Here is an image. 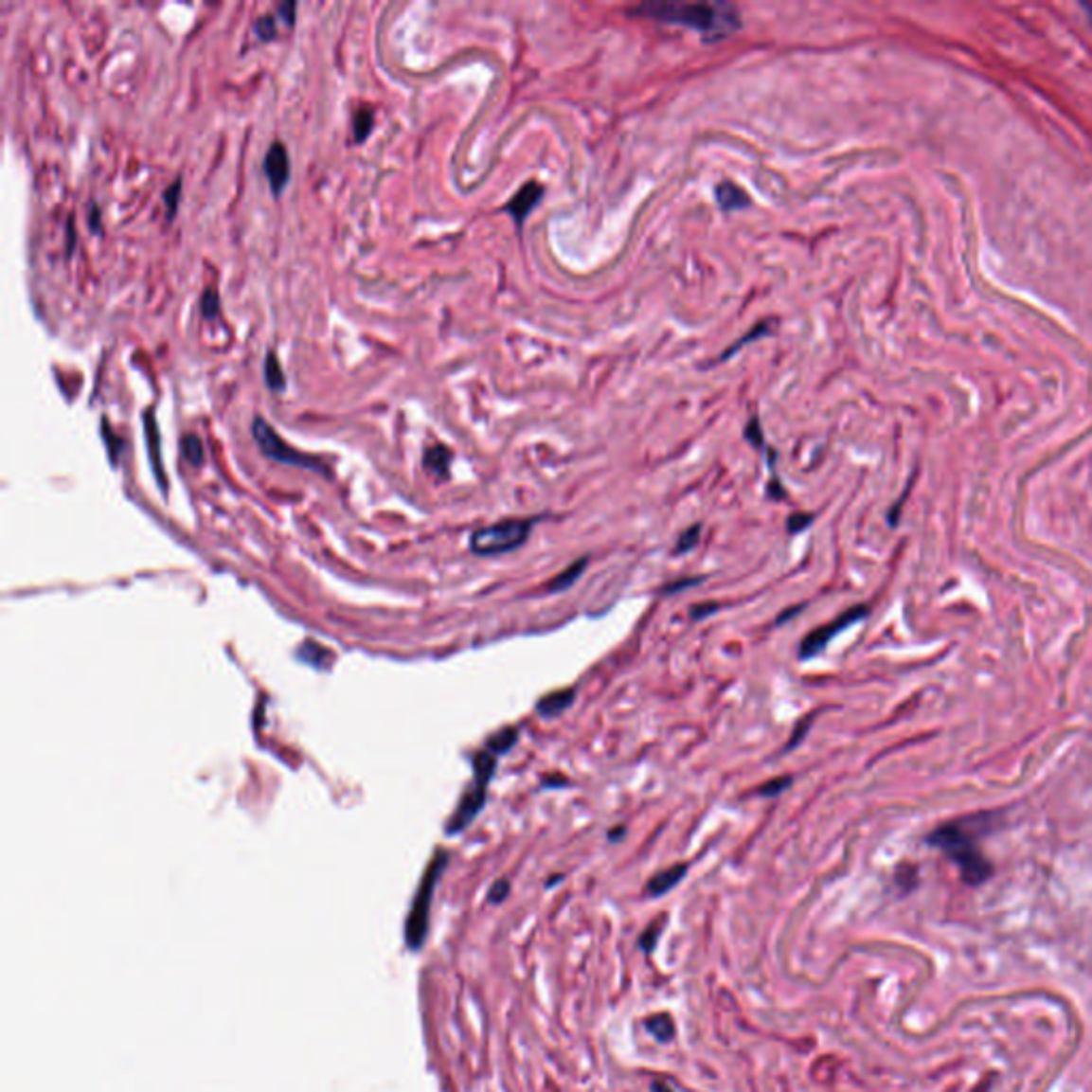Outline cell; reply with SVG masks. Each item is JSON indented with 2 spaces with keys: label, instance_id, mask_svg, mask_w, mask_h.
<instances>
[{
  "label": "cell",
  "instance_id": "4fadbf2b",
  "mask_svg": "<svg viewBox=\"0 0 1092 1092\" xmlns=\"http://www.w3.org/2000/svg\"><path fill=\"white\" fill-rule=\"evenodd\" d=\"M685 873H688V865H674L671 868L662 870V873L651 877V882L647 884V894L649 896H662L666 892H671L672 887L685 877Z\"/></svg>",
  "mask_w": 1092,
  "mask_h": 1092
},
{
  "label": "cell",
  "instance_id": "603a6c76",
  "mask_svg": "<svg viewBox=\"0 0 1092 1092\" xmlns=\"http://www.w3.org/2000/svg\"><path fill=\"white\" fill-rule=\"evenodd\" d=\"M254 30H257V37H259L260 41H265V44H267V41H271V39H276V32H277V15H271V13L260 15V18L257 20V27H254Z\"/></svg>",
  "mask_w": 1092,
  "mask_h": 1092
},
{
  "label": "cell",
  "instance_id": "cb8c5ba5",
  "mask_svg": "<svg viewBox=\"0 0 1092 1092\" xmlns=\"http://www.w3.org/2000/svg\"><path fill=\"white\" fill-rule=\"evenodd\" d=\"M794 779L790 775H783V777H777V779H770L764 785L758 787V794L764 796V798H770V796H779L781 792H785L787 787L792 785Z\"/></svg>",
  "mask_w": 1092,
  "mask_h": 1092
},
{
  "label": "cell",
  "instance_id": "9c48e42d",
  "mask_svg": "<svg viewBox=\"0 0 1092 1092\" xmlns=\"http://www.w3.org/2000/svg\"><path fill=\"white\" fill-rule=\"evenodd\" d=\"M545 197V188H542V184L538 182H528L523 186V188L514 194V197L506 203L504 211L506 214H510L512 220L519 226V231L525 224V220L531 214L533 209H536L538 203Z\"/></svg>",
  "mask_w": 1092,
  "mask_h": 1092
},
{
  "label": "cell",
  "instance_id": "3957f363",
  "mask_svg": "<svg viewBox=\"0 0 1092 1092\" xmlns=\"http://www.w3.org/2000/svg\"><path fill=\"white\" fill-rule=\"evenodd\" d=\"M495 766H497V756L493 751H478L476 756H474V783L465 790L463 798L459 802V807L453 813L451 822L446 826V832L448 834H456L468 828L474 819H476L478 813L482 811L487 802V790H489V783L491 779L495 775Z\"/></svg>",
  "mask_w": 1092,
  "mask_h": 1092
},
{
  "label": "cell",
  "instance_id": "484cf974",
  "mask_svg": "<svg viewBox=\"0 0 1092 1092\" xmlns=\"http://www.w3.org/2000/svg\"><path fill=\"white\" fill-rule=\"evenodd\" d=\"M744 438H747L756 448H764V431H761V422L758 417H753L749 421L747 429H744Z\"/></svg>",
  "mask_w": 1092,
  "mask_h": 1092
},
{
  "label": "cell",
  "instance_id": "e0dca14e",
  "mask_svg": "<svg viewBox=\"0 0 1092 1092\" xmlns=\"http://www.w3.org/2000/svg\"><path fill=\"white\" fill-rule=\"evenodd\" d=\"M371 129H374V109L371 107H359L357 114H354V120H352V134H354V141L363 143L367 137Z\"/></svg>",
  "mask_w": 1092,
  "mask_h": 1092
},
{
  "label": "cell",
  "instance_id": "8fae6325",
  "mask_svg": "<svg viewBox=\"0 0 1092 1092\" xmlns=\"http://www.w3.org/2000/svg\"><path fill=\"white\" fill-rule=\"evenodd\" d=\"M574 700H577V689L574 688L545 693V696L536 702V713L542 717H557L562 715L565 708H570Z\"/></svg>",
  "mask_w": 1092,
  "mask_h": 1092
},
{
  "label": "cell",
  "instance_id": "2e32d148",
  "mask_svg": "<svg viewBox=\"0 0 1092 1092\" xmlns=\"http://www.w3.org/2000/svg\"><path fill=\"white\" fill-rule=\"evenodd\" d=\"M265 385L269 391L274 393H282L286 391V376H284V369L280 366V361H277L276 352H267V359H265Z\"/></svg>",
  "mask_w": 1092,
  "mask_h": 1092
},
{
  "label": "cell",
  "instance_id": "f546056e",
  "mask_svg": "<svg viewBox=\"0 0 1092 1092\" xmlns=\"http://www.w3.org/2000/svg\"><path fill=\"white\" fill-rule=\"evenodd\" d=\"M508 892H510V884H508V879H499V882H495L493 887L489 890V903H493V904L502 903L508 896Z\"/></svg>",
  "mask_w": 1092,
  "mask_h": 1092
},
{
  "label": "cell",
  "instance_id": "7402d4cb",
  "mask_svg": "<svg viewBox=\"0 0 1092 1092\" xmlns=\"http://www.w3.org/2000/svg\"><path fill=\"white\" fill-rule=\"evenodd\" d=\"M700 531H702L700 525H691V528L685 529V531L681 533V536H679V540H676L674 555H683V553L691 551V548L696 546L698 542H700Z\"/></svg>",
  "mask_w": 1092,
  "mask_h": 1092
},
{
  "label": "cell",
  "instance_id": "6da1fadb",
  "mask_svg": "<svg viewBox=\"0 0 1092 1092\" xmlns=\"http://www.w3.org/2000/svg\"><path fill=\"white\" fill-rule=\"evenodd\" d=\"M630 15L698 30L707 44H717L741 28V13L730 3H645Z\"/></svg>",
  "mask_w": 1092,
  "mask_h": 1092
},
{
  "label": "cell",
  "instance_id": "74e56055",
  "mask_svg": "<svg viewBox=\"0 0 1092 1092\" xmlns=\"http://www.w3.org/2000/svg\"><path fill=\"white\" fill-rule=\"evenodd\" d=\"M623 834H625V828H623V826H615V831H613L611 834H608V839H611V841L615 843V841H619Z\"/></svg>",
  "mask_w": 1092,
  "mask_h": 1092
},
{
  "label": "cell",
  "instance_id": "4316f807",
  "mask_svg": "<svg viewBox=\"0 0 1092 1092\" xmlns=\"http://www.w3.org/2000/svg\"><path fill=\"white\" fill-rule=\"evenodd\" d=\"M813 523V514L809 512H794L790 519H787V531L790 533H800L802 529H807L809 525Z\"/></svg>",
  "mask_w": 1092,
  "mask_h": 1092
},
{
  "label": "cell",
  "instance_id": "d4e9b609",
  "mask_svg": "<svg viewBox=\"0 0 1092 1092\" xmlns=\"http://www.w3.org/2000/svg\"><path fill=\"white\" fill-rule=\"evenodd\" d=\"M182 197V180H175L169 188L165 190V209H167V220H173L175 218V211H177V203H180Z\"/></svg>",
  "mask_w": 1092,
  "mask_h": 1092
},
{
  "label": "cell",
  "instance_id": "d6986e66",
  "mask_svg": "<svg viewBox=\"0 0 1092 1092\" xmlns=\"http://www.w3.org/2000/svg\"><path fill=\"white\" fill-rule=\"evenodd\" d=\"M516 741H519V730L516 727H504V730H499L487 741V749L493 751L495 756H502V753H508L514 747Z\"/></svg>",
  "mask_w": 1092,
  "mask_h": 1092
},
{
  "label": "cell",
  "instance_id": "f1b7e54d",
  "mask_svg": "<svg viewBox=\"0 0 1092 1092\" xmlns=\"http://www.w3.org/2000/svg\"><path fill=\"white\" fill-rule=\"evenodd\" d=\"M768 333H770V329H768V325H766V323H761V325H760V327H756V329H753V331H751V333H749V335H747V337H741V340H739V342H736V344H734V346H732V349H730V350H727V352H725V354H724V359H725V357H730V354H734V352H736V350H739V349H741V346H744V344H749V342H751V340H756V337H761V335H768Z\"/></svg>",
  "mask_w": 1092,
  "mask_h": 1092
},
{
  "label": "cell",
  "instance_id": "ac0fdd59",
  "mask_svg": "<svg viewBox=\"0 0 1092 1092\" xmlns=\"http://www.w3.org/2000/svg\"><path fill=\"white\" fill-rule=\"evenodd\" d=\"M180 451H182L184 459L188 461V463L192 465V468H201L203 459H206V451H203L201 438L194 436V434H188V436L182 438Z\"/></svg>",
  "mask_w": 1092,
  "mask_h": 1092
},
{
  "label": "cell",
  "instance_id": "d590c367",
  "mask_svg": "<svg viewBox=\"0 0 1092 1092\" xmlns=\"http://www.w3.org/2000/svg\"><path fill=\"white\" fill-rule=\"evenodd\" d=\"M98 223H100V211H98V207L95 206V203H92V206H90V228H92V233H100V224H98Z\"/></svg>",
  "mask_w": 1092,
  "mask_h": 1092
},
{
  "label": "cell",
  "instance_id": "ab89813d",
  "mask_svg": "<svg viewBox=\"0 0 1092 1092\" xmlns=\"http://www.w3.org/2000/svg\"><path fill=\"white\" fill-rule=\"evenodd\" d=\"M653 1092H671V1090H668L662 1082H655V1083H653Z\"/></svg>",
  "mask_w": 1092,
  "mask_h": 1092
},
{
  "label": "cell",
  "instance_id": "60d3db41",
  "mask_svg": "<svg viewBox=\"0 0 1092 1092\" xmlns=\"http://www.w3.org/2000/svg\"><path fill=\"white\" fill-rule=\"evenodd\" d=\"M988 1090H990V1083H981L976 1092H988Z\"/></svg>",
  "mask_w": 1092,
  "mask_h": 1092
},
{
  "label": "cell",
  "instance_id": "8d00e7d4",
  "mask_svg": "<svg viewBox=\"0 0 1092 1092\" xmlns=\"http://www.w3.org/2000/svg\"><path fill=\"white\" fill-rule=\"evenodd\" d=\"M800 611H802V606H796V608H787V611H785V613H781V615H779V617H777V619H775V625H783V623H785V621H787V619H792V617H794V615H798V613H800Z\"/></svg>",
  "mask_w": 1092,
  "mask_h": 1092
},
{
  "label": "cell",
  "instance_id": "e575fe53",
  "mask_svg": "<svg viewBox=\"0 0 1092 1092\" xmlns=\"http://www.w3.org/2000/svg\"><path fill=\"white\" fill-rule=\"evenodd\" d=\"M542 785L545 787H564V785H568V779H565L564 775H546L545 779H542Z\"/></svg>",
  "mask_w": 1092,
  "mask_h": 1092
},
{
  "label": "cell",
  "instance_id": "277c9868",
  "mask_svg": "<svg viewBox=\"0 0 1092 1092\" xmlns=\"http://www.w3.org/2000/svg\"><path fill=\"white\" fill-rule=\"evenodd\" d=\"M533 525H536V519H506L476 529L470 538L472 553L480 557L510 553L528 542Z\"/></svg>",
  "mask_w": 1092,
  "mask_h": 1092
},
{
  "label": "cell",
  "instance_id": "5b68a950",
  "mask_svg": "<svg viewBox=\"0 0 1092 1092\" xmlns=\"http://www.w3.org/2000/svg\"><path fill=\"white\" fill-rule=\"evenodd\" d=\"M446 862H448V853L438 851L434 860H431L429 868L425 870V875H422V882L419 886L417 896H414L410 916H408V922H405V943H408V947H412V950H419L422 941H425L431 899H434L436 884H438L439 875H442V870L446 868Z\"/></svg>",
  "mask_w": 1092,
  "mask_h": 1092
},
{
  "label": "cell",
  "instance_id": "9a60e30c",
  "mask_svg": "<svg viewBox=\"0 0 1092 1092\" xmlns=\"http://www.w3.org/2000/svg\"><path fill=\"white\" fill-rule=\"evenodd\" d=\"M425 468L436 476H446L451 468V451L446 446L436 444L425 451Z\"/></svg>",
  "mask_w": 1092,
  "mask_h": 1092
},
{
  "label": "cell",
  "instance_id": "4dcf8cb0",
  "mask_svg": "<svg viewBox=\"0 0 1092 1092\" xmlns=\"http://www.w3.org/2000/svg\"><path fill=\"white\" fill-rule=\"evenodd\" d=\"M717 611H719V604H715V602H702V604L691 606L689 617H691L693 621H700V619H705V617H708V615H715Z\"/></svg>",
  "mask_w": 1092,
  "mask_h": 1092
},
{
  "label": "cell",
  "instance_id": "ba28073f",
  "mask_svg": "<svg viewBox=\"0 0 1092 1092\" xmlns=\"http://www.w3.org/2000/svg\"><path fill=\"white\" fill-rule=\"evenodd\" d=\"M262 171H265L271 194L280 197L291 182V158L284 143H271L265 154V163H262Z\"/></svg>",
  "mask_w": 1092,
  "mask_h": 1092
},
{
  "label": "cell",
  "instance_id": "7a4b0ae2",
  "mask_svg": "<svg viewBox=\"0 0 1092 1092\" xmlns=\"http://www.w3.org/2000/svg\"><path fill=\"white\" fill-rule=\"evenodd\" d=\"M977 822L979 817L958 819V822L939 826L928 836L930 848L943 851L958 867L962 882L969 886H981L993 875V865L977 848V834L986 826L979 828Z\"/></svg>",
  "mask_w": 1092,
  "mask_h": 1092
},
{
  "label": "cell",
  "instance_id": "52a82bcc",
  "mask_svg": "<svg viewBox=\"0 0 1092 1092\" xmlns=\"http://www.w3.org/2000/svg\"><path fill=\"white\" fill-rule=\"evenodd\" d=\"M867 615H868V606L856 604V606H851L850 611H845L843 615L836 617V619H832L831 623H826V625H822V628H815L813 632H809L800 642L798 657L804 662V659H813L815 655H819L828 647V642L836 636V634H841L843 630L851 628L853 623L865 619Z\"/></svg>",
  "mask_w": 1092,
  "mask_h": 1092
},
{
  "label": "cell",
  "instance_id": "83f0119b",
  "mask_svg": "<svg viewBox=\"0 0 1092 1092\" xmlns=\"http://www.w3.org/2000/svg\"><path fill=\"white\" fill-rule=\"evenodd\" d=\"M659 930H662V924H657V922H653V924H651V926L645 930V933L640 935V947H642V950H645V952L653 950L657 937H659Z\"/></svg>",
  "mask_w": 1092,
  "mask_h": 1092
},
{
  "label": "cell",
  "instance_id": "8992f818",
  "mask_svg": "<svg viewBox=\"0 0 1092 1092\" xmlns=\"http://www.w3.org/2000/svg\"><path fill=\"white\" fill-rule=\"evenodd\" d=\"M250 429H252L254 442H257V446L260 448V453L265 455L267 459L284 463V465H293V468H303V470H312V472H318V474H329L327 465L320 461L318 456L303 455L301 451H297V448L286 444L284 439L277 436V431L271 427L262 417H254Z\"/></svg>",
  "mask_w": 1092,
  "mask_h": 1092
},
{
  "label": "cell",
  "instance_id": "44dd1931",
  "mask_svg": "<svg viewBox=\"0 0 1092 1092\" xmlns=\"http://www.w3.org/2000/svg\"><path fill=\"white\" fill-rule=\"evenodd\" d=\"M201 316L206 320H216L220 316V295L216 291H203L201 295Z\"/></svg>",
  "mask_w": 1092,
  "mask_h": 1092
},
{
  "label": "cell",
  "instance_id": "836d02e7",
  "mask_svg": "<svg viewBox=\"0 0 1092 1092\" xmlns=\"http://www.w3.org/2000/svg\"><path fill=\"white\" fill-rule=\"evenodd\" d=\"M295 11H297V3H282L280 7H277V18H280L286 27H293Z\"/></svg>",
  "mask_w": 1092,
  "mask_h": 1092
},
{
  "label": "cell",
  "instance_id": "ffe728a7",
  "mask_svg": "<svg viewBox=\"0 0 1092 1092\" xmlns=\"http://www.w3.org/2000/svg\"><path fill=\"white\" fill-rule=\"evenodd\" d=\"M645 1027L651 1035H653L657 1041H662V1044H666V1041H671L674 1037V1024L671 1020V1015H666V1013L651 1015V1018L645 1022Z\"/></svg>",
  "mask_w": 1092,
  "mask_h": 1092
},
{
  "label": "cell",
  "instance_id": "5bb4252c",
  "mask_svg": "<svg viewBox=\"0 0 1092 1092\" xmlns=\"http://www.w3.org/2000/svg\"><path fill=\"white\" fill-rule=\"evenodd\" d=\"M587 564H589L587 557H581V560L570 564L568 568L557 574V577H555L551 582H548V585H546L548 594H560V591L570 589V587L574 585V582H577V581L582 577V572H585Z\"/></svg>",
  "mask_w": 1092,
  "mask_h": 1092
},
{
  "label": "cell",
  "instance_id": "d6a6232c",
  "mask_svg": "<svg viewBox=\"0 0 1092 1092\" xmlns=\"http://www.w3.org/2000/svg\"><path fill=\"white\" fill-rule=\"evenodd\" d=\"M809 724H811V719H804L802 724H798V730H796V732L790 736V741H787L783 751H790V749H794V747H798L800 741L804 739V734L809 732Z\"/></svg>",
  "mask_w": 1092,
  "mask_h": 1092
},
{
  "label": "cell",
  "instance_id": "30bf717a",
  "mask_svg": "<svg viewBox=\"0 0 1092 1092\" xmlns=\"http://www.w3.org/2000/svg\"><path fill=\"white\" fill-rule=\"evenodd\" d=\"M143 425H146V439H148V451H150V459H152V468L156 472V478H158V485L163 489V493H167V478H165V470H163V456H160V431H158V422H156V414L152 408H148L143 412Z\"/></svg>",
  "mask_w": 1092,
  "mask_h": 1092
},
{
  "label": "cell",
  "instance_id": "1f68e13d",
  "mask_svg": "<svg viewBox=\"0 0 1092 1092\" xmlns=\"http://www.w3.org/2000/svg\"><path fill=\"white\" fill-rule=\"evenodd\" d=\"M698 582H702V579H683V581L668 582V585L662 587V594H664V596H668V594H679V591H685L688 587L698 585Z\"/></svg>",
  "mask_w": 1092,
  "mask_h": 1092
},
{
  "label": "cell",
  "instance_id": "7c38bea8",
  "mask_svg": "<svg viewBox=\"0 0 1092 1092\" xmlns=\"http://www.w3.org/2000/svg\"><path fill=\"white\" fill-rule=\"evenodd\" d=\"M715 199L719 206H722L724 211H736V209H743L747 207L751 199L749 194L744 192L741 186H736L734 182H722L717 184L715 188Z\"/></svg>",
  "mask_w": 1092,
  "mask_h": 1092
},
{
  "label": "cell",
  "instance_id": "f35d334b",
  "mask_svg": "<svg viewBox=\"0 0 1092 1092\" xmlns=\"http://www.w3.org/2000/svg\"><path fill=\"white\" fill-rule=\"evenodd\" d=\"M1080 7H1082V11H1083V13H1086V20H1088V24H1090V28H1092V3H1082V5H1080Z\"/></svg>",
  "mask_w": 1092,
  "mask_h": 1092
}]
</instances>
